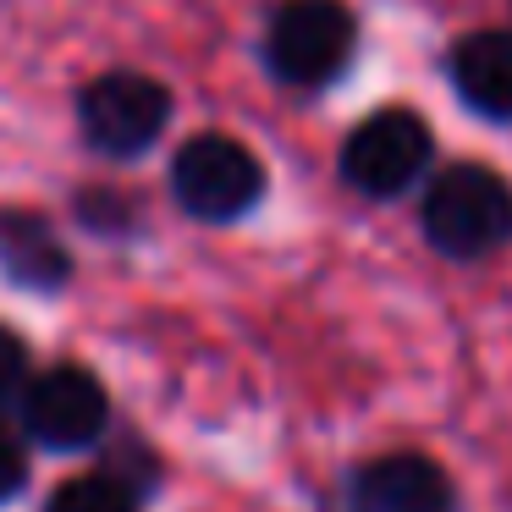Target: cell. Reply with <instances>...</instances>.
Masks as SVG:
<instances>
[{
    "instance_id": "cell-1",
    "label": "cell",
    "mask_w": 512,
    "mask_h": 512,
    "mask_svg": "<svg viewBox=\"0 0 512 512\" xmlns=\"http://www.w3.org/2000/svg\"><path fill=\"white\" fill-rule=\"evenodd\" d=\"M419 226L435 254L485 259L512 243V182L490 166H452L424 188Z\"/></svg>"
},
{
    "instance_id": "cell-2",
    "label": "cell",
    "mask_w": 512,
    "mask_h": 512,
    "mask_svg": "<svg viewBox=\"0 0 512 512\" xmlns=\"http://www.w3.org/2000/svg\"><path fill=\"white\" fill-rule=\"evenodd\" d=\"M358 50V23L342 0H287L265 28V67L292 89L342 78Z\"/></svg>"
},
{
    "instance_id": "cell-3",
    "label": "cell",
    "mask_w": 512,
    "mask_h": 512,
    "mask_svg": "<svg viewBox=\"0 0 512 512\" xmlns=\"http://www.w3.org/2000/svg\"><path fill=\"white\" fill-rule=\"evenodd\" d=\"M171 193L193 221H243L259 199H265V166L248 144L226 133H199L177 149L171 160Z\"/></svg>"
},
{
    "instance_id": "cell-4",
    "label": "cell",
    "mask_w": 512,
    "mask_h": 512,
    "mask_svg": "<svg viewBox=\"0 0 512 512\" xmlns=\"http://www.w3.org/2000/svg\"><path fill=\"white\" fill-rule=\"evenodd\" d=\"M171 122V94L149 72H105L78 94V127L94 155L138 160L160 144Z\"/></svg>"
},
{
    "instance_id": "cell-5",
    "label": "cell",
    "mask_w": 512,
    "mask_h": 512,
    "mask_svg": "<svg viewBox=\"0 0 512 512\" xmlns=\"http://www.w3.org/2000/svg\"><path fill=\"white\" fill-rule=\"evenodd\" d=\"M430 155H435V138H430V127H424V116L391 105V111L364 116V122L347 133L342 182L353 193H364V199H397V193H408L413 182L424 177Z\"/></svg>"
},
{
    "instance_id": "cell-6",
    "label": "cell",
    "mask_w": 512,
    "mask_h": 512,
    "mask_svg": "<svg viewBox=\"0 0 512 512\" xmlns=\"http://www.w3.org/2000/svg\"><path fill=\"white\" fill-rule=\"evenodd\" d=\"M17 419H23L28 441H39L45 452H83L111 424V397H105L94 369L50 364L28 380L23 402H17Z\"/></svg>"
},
{
    "instance_id": "cell-7",
    "label": "cell",
    "mask_w": 512,
    "mask_h": 512,
    "mask_svg": "<svg viewBox=\"0 0 512 512\" xmlns=\"http://www.w3.org/2000/svg\"><path fill=\"white\" fill-rule=\"evenodd\" d=\"M353 512H457V485L424 452H391L353 474Z\"/></svg>"
},
{
    "instance_id": "cell-8",
    "label": "cell",
    "mask_w": 512,
    "mask_h": 512,
    "mask_svg": "<svg viewBox=\"0 0 512 512\" xmlns=\"http://www.w3.org/2000/svg\"><path fill=\"white\" fill-rule=\"evenodd\" d=\"M452 89L463 94L468 111L507 122L512 116V34H501V28L468 34L452 50Z\"/></svg>"
},
{
    "instance_id": "cell-9",
    "label": "cell",
    "mask_w": 512,
    "mask_h": 512,
    "mask_svg": "<svg viewBox=\"0 0 512 512\" xmlns=\"http://www.w3.org/2000/svg\"><path fill=\"white\" fill-rule=\"evenodd\" d=\"M0 265H6V276L23 281V287L34 292H50L67 281V248L56 243V232H50L39 215H0Z\"/></svg>"
},
{
    "instance_id": "cell-10",
    "label": "cell",
    "mask_w": 512,
    "mask_h": 512,
    "mask_svg": "<svg viewBox=\"0 0 512 512\" xmlns=\"http://www.w3.org/2000/svg\"><path fill=\"white\" fill-rule=\"evenodd\" d=\"M45 512H138V490L116 474H78L50 490Z\"/></svg>"
},
{
    "instance_id": "cell-11",
    "label": "cell",
    "mask_w": 512,
    "mask_h": 512,
    "mask_svg": "<svg viewBox=\"0 0 512 512\" xmlns=\"http://www.w3.org/2000/svg\"><path fill=\"white\" fill-rule=\"evenodd\" d=\"M34 380V364H28V342L12 331V325H0V408H17Z\"/></svg>"
},
{
    "instance_id": "cell-12",
    "label": "cell",
    "mask_w": 512,
    "mask_h": 512,
    "mask_svg": "<svg viewBox=\"0 0 512 512\" xmlns=\"http://www.w3.org/2000/svg\"><path fill=\"white\" fill-rule=\"evenodd\" d=\"M23 490H28V452H23V441H17V430L0 424V507L17 501Z\"/></svg>"
}]
</instances>
